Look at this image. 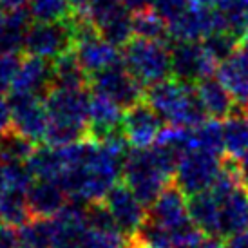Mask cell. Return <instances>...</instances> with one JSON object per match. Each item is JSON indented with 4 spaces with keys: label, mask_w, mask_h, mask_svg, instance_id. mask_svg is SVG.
Masks as SVG:
<instances>
[{
    "label": "cell",
    "mask_w": 248,
    "mask_h": 248,
    "mask_svg": "<svg viewBox=\"0 0 248 248\" xmlns=\"http://www.w3.org/2000/svg\"><path fill=\"white\" fill-rule=\"evenodd\" d=\"M145 100L169 125L196 129L207 122V110L200 100L196 85H186L174 78L154 83L145 89Z\"/></svg>",
    "instance_id": "6da1fadb"
},
{
    "label": "cell",
    "mask_w": 248,
    "mask_h": 248,
    "mask_svg": "<svg viewBox=\"0 0 248 248\" xmlns=\"http://www.w3.org/2000/svg\"><path fill=\"white\" fill-rule=\"evenodd\" d=\"M122 62L141 87L167 80L170 73V46L161 40L134 36L122 49Z\"/></svg>",
    "instance_id": "7a4b0ae2"
},
{
    "label": "cell",
    "mask_w": 248,
    "mask_h": 248,
    "mask_svg": "<svg viewBox=\"0 0 248 248\" xmlns=\"http://www.w3.org/2000/svg\"><path fill=\"white\" fill-rule=\"evenodd\" d=\"M124 181L132 188L145 207H151L159 194L172 183V179L161 172L152 158L151 149H131L124 161Z\"/></svg>",
    "instance_id": "3957f363"
},
{
    "label": "cell",
    "mask_w": 248,
    "mask_h": 248,
    "mask_svg": "<svg viewBox=\"0 0 248 248\" xmlns=\"http://www.w3.org/2000/svg\"><path fill=\"white\" fill-rule=\"evenodd\" d=\"M223 169V159L217 154L192 149L179 156L178 169L174 174V183L185 196H194L208 190Z\"/></svg>",
    "instance_id": "277c9868"
},
{
    "label": "cell",
    "mask_w": 248,
    "mask_h": 248,
    "mask_svg": "<svg viewBox=\"0 0 248 248\" xmlns=\"http://www.w3.org/2000/svg\"><path fill=\"white\" fill-rule=\"evenodd\" d=\"M75 49L73 16L65 22H33L28 31L24 51L46 60H56Z\"/></svg>",
    "instance_id": "5b68a950"
},
{
    "label": "cell",
    "mask_w": 248,
    "mask_h": 248,
    "mask_svg": "<svg viewBox=\"0 0 248 248\" xmlns=\"http://www.w3.org/2000/svg\"><path fill=\"white\" fill-rule=\"evenodd\" d=\"M217 67L219 63L210 58L201 42H174L170 47V73L181 83L198 85L216 75Z\"/></svg>",
    "instance_id": "8992f818"
},
{
    "label": "cell",
    "mask_w": 248,
    "mask_h": 248,
    "mask_svg": "<svg viewBox=\"0 0 248 248\" xmlns=\"http://www.w3.org/2000/svg\"><path fill=\"white\" fill-rule=\"evenodd\" d=\"M7 104L11 110V127L15 131L35 143H44L49 127V112L44 96L9 93Z\"/></svg>",
    "instance_id": "52a82bcc"
},
{
    "label": "cell",
    "mask_w": 248,
    "mask_h": 248,
    "mask_svg": "<svg viewBox=\"0 0 248 248\" xmlns=\"http://www.w3.org/2000/svg\"><path fill=\"white\" fill-rule=\"evenodd\" d=\"M216 31H227L217 7L203 6L194 0L185 13L169 24V36L172 42H203Z\"/></svg>",
    "instance_id": "ba28073f"
},
{
    "label": "cell",
    "mask_w": 248,
    "mask_h": 248,
    "mask_svg": "<svg viewBox=\"0 0 248 248\" xmlns=\"http://www.w3.org/2000/svg\"><path fill=\"white\" fill-rule=\"evenodd\" d=\"M89 89L110 98L122 109H129L145 100V87H141L134 76L125 69L124 62L91 76Z\"/></svg>",
    "instance_id": "9c48e42d"
},
{
    "label": "cell",
    "mask_w": 248,
    "mask_h": 248,
    "mask_svg": "<svg viewBox=\"0 0 248 248\" xmlns=\"http://www.w3.org/2000/svg\"><path fill=\"white\" fill-rule=\"evenodd\" d=\"M49 112V122H63L89 129L91 89H65L51 87L44 94Z\"/></svg>",
    "instance_id": "30bf717a"
},
{
    "label": "cell",
    "mask_w": 248,
    "mask_h": 248,
    "mask_svg": "<svg viewBox=\"0 0 248 248\" xmlns=\"http://www.w3.org/2000/svg\"><path fill=\"white\" fill-rule=\"evenodd\" d=\"M163 122L158 110L152 109L147 100H141L124 110L122 131L132 149H151L165 127Z\"/></svg>",
    "instance_id": "8fae6325"
},
{
    "label": "cell",
    "mask_w": 248,
    "mask_h": 248,
    "mask_svg": "<svg viewBox=\"0 0 248 248\" xmlns=\"http://www.w3.org/2000/svg\"><path fill=\"white\" fill-rule=\"evenodd\" d=\"M105 207L109 208L112 219L124 235L136 234L143 225L149 212L145 210V205L136 198L132 188L125 181H118L105 196Z\"/></svg>",
    "instance_id": "7c38bea8"
},
{
    "label": "cell",
    "mask_w": 248,
    "mask_h": 248,
    "mask_svg": "<svg viewBox=\"0 0 248 248\" xmlns=\"http://www.w3.org/2000/svg\"><path fill=\"white\" fill-rule=\"evenodd\" d=\"M122 122H124V109L110 98L91 91L87 138L102 143L105 138H109L110 134L122 129Z\"/></svg>",
    "instance_id": "4fadbf2b"
},
{
    "label": "cell",
    "mask_w": 248,
    "mask_h": 248,
    "mask_svg": "<svg viewBox=\"0 0 248 248\" xmlns=\"http://www.w3.org/2000/svg\"><path fill=\"white\" fill-rule=\"evenodd\" d=\"M149 219L169 230H174L190 221L186 196L174 181L170 185H167L158 200L149 207Z\"/></svg>",
    "instance_id": "5bb4252c"
},
{
    "label": "cell",
    "mask_w": 248,
    "mask_h": 248,
    "mask_svg": "<svg viewBox=\"0 0 248 248\" xmlns=\"http://www.w3.org/2000/svg\"><path fill=\"white\" fill-rule=\"evenodd\" d=\"M53 87V60L28 55L20 60L11 93H28L44 96Z\"/></svg>",
    "instance_id": "9a60e30c"
},
{
    "label": "cell",
    "mask_w": 248,
    "mask_h": 248,
    "mask_svg": "<svg viewBox=\"0 0 248 248\" xmlns=\"http://www.w3.org/2000/svg\"><path fill=\"white\" fill-rule=\"evenodd\" d=\"M28 205L33 217H55L65 205L67 194L58 181L35 179V183L26 194Z\"/></svg>",
    "instance_id": "2e32d148"
},
{
    "label": "cell",
    "mask_w": 248,
    "mask_h": 248,
    "mask_svg": "<svg viewBox=\"0 0 248 248\" xmlns=\"http://www.w3.org/2000/svg\"><path fill=\"white\" fill-rule=\"evenodd\" d=\"M217 78L234 96L237 109L248 110V58L237 49L234 55L219 63Z\"/></svg>",
    "instance_id": "e0dca14e"
},
{
    "label": "cell",
    "mask_w": 248,
    "mask_h": 248,
    "mask_svg": "<svg viewBox=\"0 0 248 248\" xmlns=\"http://www.w3.org/2000/svg\"><path fill=\"white\" fill-rule=\"evenodd\" d=\"M217 201L221 237H230L243 230H248V192L241 185Z\"/></svg>",
    "instance_id": "ac0fdd59"
},
{
    "label": "cell",
    "mask_w": 248,
    "mask_h": 248,
    "mask_svg": "<svg viewBox=\"0 0 248 248\" xmlns=\"http://www.w3.org/2000/svg\"><path fill=\"white\" fill-rule=\"evenodd\" d=\"M196 91L200 94V100L203 107H205V110H207V114L212 116L214 120H227L237 109L234 96L230 94V91L216 76L201 80L196 85Z\"/></svg>",
    "instance_id": "d6986e66"
},
{
    "label": "cell",
    "mask_w": 248,
    "mask_h": 248,
    "mask_svg": "<svg viewBox=\"0 0 248 248\" xmlns=\"http://www.w3.org/2000/svg\"><path fill=\"white\" fill-rule=\"evenodd\" d=\"M188 214L196 227L200 228L207 237H219V201L210 192L194 194L188 198Z\"/></svg>",
    "instance_id": "ffe728a7"
},
{
    "label": "cell",
    "mask_w": 248,
    "mask_h": 248,
    "mask_svg": "<svg viewBox=\"0 0 248 248\" xmlns=\"http://www.w3.org/2000/svg\"><path fill=\"white\" fill-rule=\"evenodd\" d=\"M28 7L16 11H7L0 28V53H20L24 51V42L33 24Z\"/></svg>",
    "instance_id": "44dd1931"
},
{
    "label": "cell",
    "mask_w": 248,
    "mask_h": 248,
    "mask_svg": "<svg viewBox=\"0 0 248 248\" xmlns=\"http://www.w3.org/2000/svg\"><path fill=\"white\" fill-rule=\"evenodd\" d=\"M65 156L62 147H51L42 145L36 147L35 152L28 159V167L35 176V179H46V181H58L65 170Z\"/></svg>",
    "instance_id": "7402d4cb"
},
{
    "label": "cell",
    "mask_w": 248,
    "mask_h": 248,
    "mask_svg": "<svg viewBox=\"0 0 248 248\" xmlns=\"http://www.w3.org/2000/svg\"><path fill=\"white\" fill-rule=\"evenodd\" d=\"M225 136V152L227 158L239 159L248 154V114L241 109H235L223 124Z\"/></svg>",
    "instance_id": "603a6c76"
},
{
    "label": "cell",
    "mask_w": 248,
    "mask_h": 248,
    "mask_svg": "<svg viewBox=\"0 0 248 248\" xmlns=\"http://www.w3.org/2000/svg\"><path fill=\"white\" fill-rule=\"evenodd\" d=\"M53 85L65 89H85L89 87V75L83 71L76 58L75 49L53 60Z\"/></svg>",
    "instance_id": "cb8c5ba5"
},
{
    "label": "cell",
    "mask_w": 248,
    "mask_h": 248,
    "mask_svg": "<svg viewBox=\"0 0 248 248\" xmlns=\"http://www.w3.org/2000/svg\"><path fill=\"white\" fill-rule=\"evenodd\" d=\"M33 219L24 192L0 190V225L20 228Z\"/></svg>",
    "instance_id": "d4e9b609"
},
{
    "label": "cell",
    "mask_w": 248,
    "mask_h": 248,
    "mask_svg": "<svg viewBox=\"0 0 248 248\" xmlns=\"http://www.w3.org/2000/svg\"><path fill=\"white\" fill-rule=\"evenodd\" d=\"M36 143L11 127L0 134V163H28Z\"/></svg>",
    "instance_id": "484cf974"
},
{
    "label": "cell",
    "mask_w": 248,
    "mask_h": 248,
    "mask_svg": "<svg viewBox=\"0 0 248 248\" xmlns=\"http://www.w3.org/2000/svg\"><path fill=\"white\" fill-rule=\"evenodd\" d=\"M132 31H134V36H138V38L161 42L170 40L169 24L156 13L154 7H147V9L132 13Z\"/></svg>",
    "instance_id": "4316f807"
},
{
    "label": "cell",
    "mask_w": 248,
    "mask_h": 248,
    "mask_svg": "<svg viewBox=\"0 0 248 248\" xmlns=\"http://www.w3.org/2000/svg\"><path fill=\"white\" fill-rule=\"evenodd\" d=\"M24 248H53L55 245V221L53 217H33L18 228Z\"/></svg>",
    "instance_id": "83f0119b"
},
{
    "label": "cell",
    "mask_w": 248,
    "mask_h": 248,
    "mask_svg": "<svg viewBox=\"0 0 248 248\" xmlns=\"http://www.w3.org/2000/svg\"><path fill=\"white\" fill-rule=\"evenodd\" d=\"M98 31L114 47H125L132 40V35H134V31H132V11L124 7L114 16H110L107 22H104L98 28Z\"/></svg>",
    "instance_id": "f1b7e54d"
},
{
    "label": "cell",
    "mask_w": 248,
    "mask_h": 248,
    "mask_svg": "<svg viewBox=\"0 0 248 248\" xmlns=\"http://www.w3.org/2000/svg\"><path fill=\"white\" fill-rule=\"evenodd\" d=\"M28 9L35 22H65L76 13L71 0H29Z\"/></svg>",
    "instance_id": "f546056e"
},
{
    "label": "cell",
    "mask_w": 248,
    "mask_h": 248,
    "mask_svg": "<svg viewBox=\"0 0 248 248\" xmlns=\"http://www.w3.org/2000/svg\"><path fill=\"white\" fill-rule=\"evenodd\" d=\"M194 149L212 152L221 156L225 152V136H223V124L219 120H207L203 125L192 129Z\"/></svg>",
    "instance_id": "4dcf8cb0"
},
{
    "label": "cell",
    "mask_w": 248,
    "mask_h": 248,
    "mask_svg": "<svg viewBox=\"0 0 248 248\" xmlns=\"http://www.w3.org/2000/svg\"><path fill=\"white\" fill-rule=\"evenodd\" d=\"M35 176L28 163H0V190H16L28 194Z\"/></svg>",
    "instance_id": "1f68e13d"
},
{
    "label": "cell",
    "mask_w": 248,
    "mask_h": 248,
    "mask_svg": "<svg viewBox=\"0 0 248 248\" xmlns=\"http://www.w3.org/2000/svg\"><path fill=\"white\" fill-rule=\"evenodd\" d=\"M210 58L217 63L225 62L239 49V38L230 31H216L201 42Z\"/></svg>",
    "instance_id": "d6a6232c"
},
{
    "label": "cell",
    "mask_w": 248,
    "mask_h": 248,
    "mask_svg": "<svg viewBox=\"0 0 248 248\" xmlns=\"http://www.w3.org/2000/svg\"><path fill=\"white\" fill-rule=\"evenodd\" d=\"M127 235L120 230H96L91 228L85 234L83 248H124Z\"/></svg>",
    "instance_id": "836d02e7"
},
{
    "label": "cell",
    "mask_w": 248,
    "mask_h": 248,
    "mask_svg": "<svg viewBox=\"0 0 248 248\" xmlns=\"http://www.w3.org/2000/svg\"><path fill=\"white\" fill-rule=\"evenodd\" d=\"M20 60V53H0V94L11 91Z\"/></svg>",
    "instance_id": "e575fe53"
},
{
    "label": "cell",
    "mask_w": 248,
    "mask_h": 248,
    "mask_svg": "<svg viewBox=\"0 0 248 248\" xmlns=\"http://www.w3.org/2000/svg\"><path fill=\"white\" fill-rule=\"evenodd\" d=\"M190 4L192 0H154L152 7L167 24H172L176 18L185 13Z\"/></svg>",
    "instance_id": "d590c367"
},
{
    "label": "cell",
    "mask_w": 248,
    "mask_h": 248,
    "mask_svg": "<svg viewBox=\"0 0 248 248\" xmlns=\"http://www.w3.org/2000/svg\"><path fill=\"white\" fill-rule=\"evenodd\" d=\"M0 248H24L20 235L15 228L0 225Z\"/></svg>",
    "instance_id": "8d00e7d4"
},
{
    "label": "cell",
    "mask_w": 248,
    "mask_h": 248,
    "mask_svg": "<svg viewBox=\"0 0 248 248\" xmlns=\"http://www.w3.org/2000/svg\"><path fill=\"white\" fill-rule=\"evenodd\" d=\"M223 248H248V230H243L239 234L225 237Z\"/></svg>",
    "instance_id": "74e56055"
},
{
    "label": "cell",
    "mask_w": 248,
    "mask_h": 248,
    "mask_svg": "<svg viewBox=\"0 0 248 248\" xmlns=\"http://www.w3.org/2000/svg\"><path fill=\"white\" fill-rule=\"evenodd\" d=\"M7 129H11V110L7 100L0 98V134H4Z\"/></svg>",
    "instance_id": "f35d334b"
},
{
    "label": "cell",
    "mask_w": 248,
    "mask_h": 248,
    "mask_svg": "<svg viewBox=\"0 0 248 248\" xmlns=\"http://www.w3.org/2000/svg\"><path fill=\"white\" fill-rule=\"evenodd\" d=\"M235 169H237L239 183H241V186L248 192V154H245L239 159H235Z\"/></svg>",
    "instance_id": "ab89813d"
},
{
    "label": "cell",
    "mask_w": 248,
    "mask_h": 248,
    "mask_svg": "<svg viewBox=\"0 0 248 248\" xmlns=\"http://www.w3.org/2000/svg\"><path fill=\"white\" fill-rule=\"evenodd\" d=\"M154 0H124V6L129 9V11H141V9H147V7H152Z\"/></svg>",
    "instance_id": "60d3db41"
},
{
    "label": "cell",
    "mask_w": 248,
    "mask_h": 248,
    "mask_svg": "<svg viewBox=\"0 0 248 248\" xmlns=\"http://www.w3.org/2000/svg\"><path fill=\"white\" fill-rule=\"evenodd\" d=\"M28 2L29 0H0V7L4 11H16L28 6Z\"/></svg>",
    "instance_id": "b9f144b4"
},
{
    "label": "cell",
    "mask_w": 248,
    "mask_h": 248,
    "mask_svg": "<svg viewBox=\"0 0 248 248\" xmlns=\"http://www.w3.org/2000/svg\"><path fill=\"white\" fill-rule=\"evenodd\" d=\"M198 248H223V243L219 237H205Z\"/></svg>",
    "instance_id": "7bdbcfd3"
},
{
    "label": "cell",
    "mask_w": 248,
    "mask_h": 248,
    "mask_svg": "<svg viewBox=\"0 0 248 248\" xmlns=\"http://www.w3.org/2000/svg\"><path fill=\"white\" fill-rule=\"evenodd\" d=\"M91 0H71V4H73V7H75L76 13H82V11H85L87 9V6H89Z\"/></svg>",
    "instance_id": "ee69618b"
},
{
    "label": "cell",
    "mask_w": 248,
    "mask_h": 248,
    "mask_svg": "<svg viewBox=\"0 0 248 248\" xmlns=\"http://www.w3.org/2000/svg\"><path fill=\"white\" fill-rule=\"evenodd\" d=\"M194 2H198V4H203V6H216L219 0H194Z\"/></svg>",
    "instance_id": "f6af8a7d"
},
{
    "label": "cell",
    "mask_w": 248,
    "mask_h": 248,
    "mask_svg": "<svg viewBox=\"0 0 248 248\" xmlns=\"http://www.w3.org/2000/svg\"><path fill=\"white\" fill-rule=\"evenodd\" d=\"M4 16H6V13H4V9L0 7V28H2V22H4Z\"/></svg>",
    "instance_id": "bcb514c9"
}]
</instances>
